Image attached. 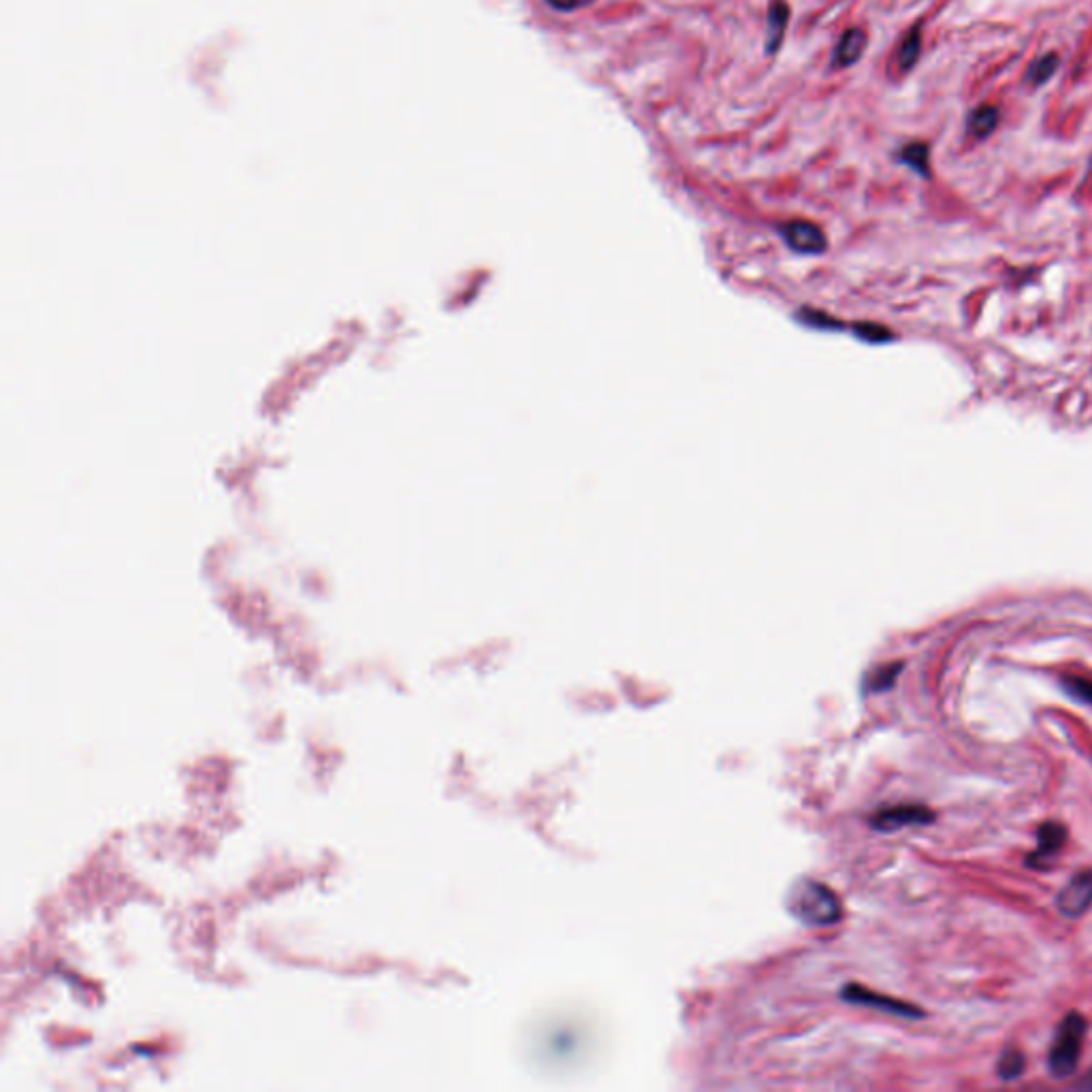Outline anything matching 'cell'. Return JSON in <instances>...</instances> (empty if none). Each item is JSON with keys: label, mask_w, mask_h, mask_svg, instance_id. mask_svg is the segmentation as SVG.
I'll use <instances>...</instances> for the list:
<instances>
[{"label": "cell", "mask_w": 1092, "mask_h": 1092, "mask_svg": "<svg viewBox=\"0 0 1092 1092\" xmlns=\"http://www.w3.org/2000/svg\"><path fill=\"white\" fill-rule=\"evenodd\" d=\"M788 911L807 926H830L843 917L838 897L814 879H798L786 899Z\"/></svg>", "instance_id": "obj_1"}, {"label": "cell", "mask_w": 1092, "mask_h": 1092, "mask_svg": "<svg viewBox=\"0 0 1092 1092\" xmlns=\"http://www.w3.org/2000/svg\"><path fill=\"white\" fill-rule=\"evenodd\" d=\"M1087 1018L1082 1013H1069L1061 1024H1059V1030H1056V1037H1054V1043H1052V1050H1050V1059H1048V1065H1050V1071L1054 1078H1069L1076 1074L1078 1069V1063H1080V1054H1082V1046H1084V1035H1087Z\"/></svg>", "instance_id": "obj_2"}, {"label": "cell", "mask_w": 1092, "mask_h": 1092, "mask_svg": "<svg viewBox=\"0 0 1092 1092\" xmlns=\"http://www.w3.org/2000/svg\"><path fill=\"white\" fill-rule=\"evenodd\" d=\"M1067 843V828L1059 821H1046L1037 830V849L1026 858V866L1043 871L1061 854Z\"/></svg>", "instance_id": "obj_3"}, {"label": "cell", "mask_w": 1092, "mask_h": 1092, "mask_svg": "<svg viewBox=\"0 0 1092 1092\" xmlns=\"http://www.w3.org/2000/svg\"><path fill=\"white\" fill-rule=\"evenodd\" d=\"M1092 905V871L1076 875L1056 897V907L1067 917H1080Z\"/></svg>", "instance_id": "obj_4"}, {"label": "cell", "mask_w": 1092, "mask_h": 1092, "mask_svg": "<svg viewBox=\"0 0 1092 1092\" xmlns=\"http://www.w3.org/2000/svg\"><path fill=\"white\" fill-rule=\"evenodd\" d=\"M843 999H847V1001L854 1002V1005L873 1007V1009H879V1011H886V1013H892V1015L924 1018V1011L917 1009L915 1005L897 1001V999H890V997H884V995H877V993H873L869 988H862V986H847V988H843Z\"/></svg>", "instance_id": "obj_5"}, {"label": "cell", "mask_w": 1092, "mask_h": 1092, "mask_svg": "<svg viewBox=\"0 0 1092 1092\" xmlns=\"http://www.w3.org/2000/svg\"><path fill=\"white\" fill-rule=\"evenodd\" d=\"M934 821V814L922 805H899V807H888L879 814H875L871 823L873 828L877 830H884V832H892V830H899V828H905V825H922V823H932Z\"/></svg>", "instance_id": "obj_6"}, {"label": "cell", "mask_w": 1092, "mask_h": 1092, "mask_svg": "<svg viewBox=\"0 0 1092 1092\" xmlns=\"http://www.w3.org/2000/svg\"><path fill=\"white\" fill-rule=\"evenodd\" d=\"M781 235L790 248H794L796 252H805V255H819L828 246L823 231L805 220H794V222L783 224Z\"/></svg>", "instance_id": "obj_7"}, {"label": "cell", "mask_w": 1092, "mask_h": 1092, "mask_svg": "<svg viewBox=\"0 0 1092 1092\" xmlns=\"http://www.w3.org/2000/svg\"><path fill=\"white\" fill-rule=\"evenodd\" d=\"M866 41L869 39L864 35V30H860V28L845 30L843 37H841V41H838V45H836V50H834L832 65L838 67V69H847V67L856 65L862 58L864 50H866Z\"/></svg>", "instance_id": "obj_8"}, {"label": "cell", "mask_w": 1092, "mask_h": 1092, "mask_svg": "<svg viewBox=\"0 0 1092 1092\" xmlns=\"http://www.w3.org/2000/svg\"><path fill=\"white\" fill-rule=\"evenodd\" d=\"M790 22V6L783 0H775L768 9V28H766V52L775 54L781 47L786 28Z\"/></svg>", "instance_id": "obj_9"}, {"label": "cell", "mask_w": 1092, "mask_h": 1092, "mask_svg": "<svg viewBox=\"0 0 1092 1092\" xmlns=\"http://www.w3.org/2000/svg\"><path fill=\"white\" fill-rule=\"evenodd\" d=\"M999 118L1001 115H999L997 107H993V105L978 107L971 113V118H969V133H971V137H975V139L991 137L997 131V126H999Z\"/></svg>", "instance_id": "obj_10"}, {"label": "cell", "mask_w": 1092, "mask_h": 1092, "mask_svg": "<svg viewBox=\"0 0 1092 1092\" xmlns=\"http://www.w3.org/2000/svg\"><path fill=\"white\" fill-rule=\"evenodd\" d=\"M919 52H922V32L919 28H911L905 37V41L901 43L899 47V54H897V60H899V69L903 73L911 71L915 67V63L919 60Z\"/></svg>", "instance_id": "obj_11"}, {"label": "cell", "mask_w": 1092, "mask_h": 1092, "mask_svg": "<svg viewBox=\"0 0 1092 1092\" xmlns=\"http://www.w3.org/2000/svg\"><path fill=\"white\" fill-rule=\"evenodd\" d=\"M901 161L911 167L913 172H917L919 176L928 178L930 176V154H928V146L926 144H910L901 150Z\"/></svg>", "instance_id": "obj_12"}, {"label": "cell", "mask_w": 1092, "mask_h": 1092, "mask_svg": "<svg viewBox=\"0 0 1092 1092\" xmlns=\"http://www.w3.org/2000/svg\"><path fill=\"white\" fill-rule=\"evenodd\" d=\"M1059 56L1056 54H1046L1041 56L1039 60H1035L1026 73V82L1033 84V86H1043L1056 71H1059Z\"/></svg>", "instance_id": "obj_13"}, {"label": "cell", "mask_w": 1092, "mask_h": 1092, "mask_svg": "<svg viewBox=\"0 0 1092 1092\" xmlns=\"http://www.w3.org/2000/svg\"><path fill=\"white\" fill-rule=\"evenodd\" d=\"M903 670V664H890V666H882L877 668L873 674H869L866 679V690L869 692H886L895 685L899 672Z\"/></svg>", "instance_id": "obj_14"}, {"label": "cell", "mask_w": 1092, "mask_h": 1092, "mask_svg": "<svg viewBox=\"0 0 1092 1092\" xmlns=\"http://www.w3.org/2000/svg\"><path fill=\"white\" fill-rule=\"evenodd\" d=\"M1026 1067V1061H1024V1054L1009 1048L1005 1050L999 1059V1065H997V1071L1001 1076L1002 1080H1018L1022 1076Z\"/></svg>", "instance_id": "obj_15"}, {"label": "cell", "mask_w": 1092, "mask_h": 1092, "mask_svg": "<svg viewBox=\"0 0 1092 1092\" xmlns=\"http://www.w3.org/2000/svg\"><path fill=\"white\" fill-rule=\"evenodd\" d=\"M1063 690L1078 702L1092 705V681L1084 677H1063Z\"/></svg>", "instance_id": "obj_16"}, {"label": "cell", "mask_w": 1092, "mask_h": 1092, "mask_svg": "<svg viewBox=\"0 0 1092 1092\" xmlns=\"http://www.w3.org/2000/svg\"><path fill=\"white\" fill-rule=\"evenodd\" d=\"M858 331H860L858 336H860V338H864V340H869V342H886V340H890V338H892L888 329H884V327H875V325H864V327H860Z\"/></svg>", "instance_id": "obj_17"}, {"label": "cell", "mask_w": 1092, "mask_h": 1092, "mask_svg": "<svg viewBox=\"0 0 1092 1092\" xmlns=\"http://www.w3.org/2000/svg\"><path fill=\"white\" fill-rule=\"evenodd\" d=\"M591 2L596 0H548V4L557 11H563V13H570V11H576V9H583V6H589Z\"/></svg>", "instance_id": "obj_18"}, {"label": "cell", "mask_w": 1092, "mask_h": 1092, "mask_svg": "<svg viewBox=\"0 0 1092 1092\" xmlns=\"http://www.w3.org/2000/svg\"><path fill=\"white\" fill-rule=\"evenodd\" d=\"M1078 1087H1080V1089H1087V1091H1092V1071H1089V1074L1084 1076V1080H1082Z\"/></svg>", "instance_id": "obj_19"}]
</instances>
